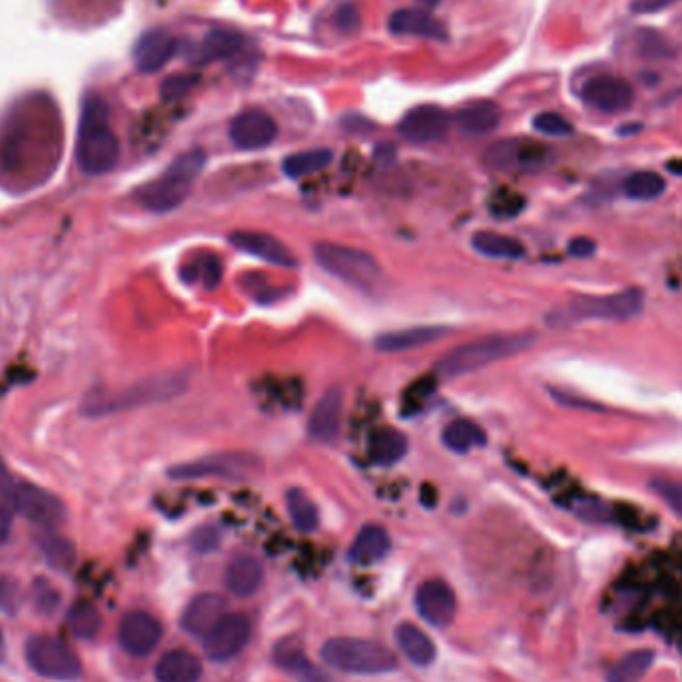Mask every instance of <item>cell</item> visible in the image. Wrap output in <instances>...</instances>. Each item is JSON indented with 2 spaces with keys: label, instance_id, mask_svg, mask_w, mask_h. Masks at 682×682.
I'll return each mask as SVG.
<instances>
[{
  "label": "cell",
  "instance_id": "obj_17",
  "mask_svg": "<svg viewBox=\"0 0 682 682\" xmlns=\"http://www.w3.org/2000/svg\"><path fill=\"white\" fill-rule=\"evenodd\" d=\"M278 136L274 118L262 110H244L230 124V138L240 150H262Z\"/></svg>",
  "mask_w": 682,
  "mask_h": 682
},
{
  "label": "cell",
  "instance_id": "obj_25",
  "mask_svg": "<svg viewBox=\"0 0 682 682\" xmlns=\"http://www.w3.org/2000/svg\"><path fill=\"white\" fill-rule=\"evenodd\" d=\"M391 541L383 527L365 525L353 539L349 547V561L355 565L379 563L389 553Z\"/></svg>",
  "mask_w": 682,
  "mask_h": 682
},
{
  "label": "cell",
  "instance_id": "obj_18",
  "mask_svg": "<svg viewBox=\"0 0 682 682\" xmlns=\"http://www.w3.org/2000/svg\"><path fill=\"white\" fill-rule=\"evenodd\" d=\"M230 242L236 250L246 252L254 258H260L268 264H274L280 268H296L298 266V260L288 250V246L270 234L240 230V232H234L230 236Z\"/></svg>",
  "mask_w": 682,
  "mask_h": 682
},
{
  "label": "cell",
  "instance_id": "obj_37",
  "mask_svg": "<svg viewBox=\"0 0 682 682\" xmlns=\"http://www.w3.org/2000/svg\"><path fill=\"white\" fill-rule=\"evenodd\" d=\"M625 194L631 200H657L665 194L667 182L655 172H635L625 180Z\"/></svg>",
  "mask_w": 682,
  "mask_h": 682
},
{
  "label": "cell",
  "instance_id": "obj_43",
  "mask_svg": "<svg viewBox=\"0 0 682 682\" xmlns=\"http://www.w3.org/2000/svg\"><path fill=\"white\" fill-rule=\"evenodd\" d=\"M523 198L519 194H513V192H497L491 202H489V208L495 216L499 218H511V216H517L523 208Z\"/></svg>",
  "mask_w": 682,
  "mask_h": 682
},
{
  "label": "cell",
  "instance_id": "obj_16",
  "mask_svg": "<svg viewBox=\"0 0 682 682\" xmlns=\"http://www.w3.org/2000/svg\"><path fill=\"white\" fill-rule=\"evenodd\" d=\"M449 114L433 104H423L409 110L399 122V134L413 144L441 140L449 130Z\"/></svg>",
  "mask_w": 682,
  "mask_h": 682
},
{
  "label": "cell",
  "instance_id": "obj_13",
  "mask_svg": "<svg viewBox=\"0 0 682 682\" xmlns=\"http://www.w3.org/2000/svg\"><path fill=\"white\" fill-rule=\"evenodd\" d=\"M581 98L591 108L605 112V114H617L625 112L635 102V88L629 80L615 74H599L589 78L581 88Z\"/></svg>",
  "mask_w": 682,
  "mask_h": 682
},
{
  "label": "cell",
  "instance_id": "obj_49",
  "mask_svg": "<svg viewBox=\"0 0 682 682\" xmlns=\"http://www.w3.org/2000/svg\"><path fill=\"white\" fill-rule=\"evenodd\" d=\"M10 533H12V517H10L8 509H4L0 505V545H4L8 541Z\"/></svg>",
  "mask_w": 682,
  "mask_h": 682
},
{
  "label": "cell",
  "instance_id": "obj_23",
  "mask_svg": "<svg viewBox=\"0 0 682 682\" xmlns=\"http://www.w3.org/2000/svg\"><path fill=\"white\" fill-rule=\"evenodd\" d=\"M341 409H343V395L340 389H330L320 397L310 419V433L316 441L330 443L338 437Z\"/></svg>",
  "mask_w": 682,
  "mask_h": 682
},
{
  "label": "cell",
  "instance_id": "obj_50",
  "mask_svg": "<svg viewBox=\"0 0 682 682\" xmlns=\"http://www.w3.org/2000/svg\"><path fill=\"white\" fill-rule=\"evenodd\" d=\"M423 4H427V6H435V4H439L441 0H421Z\"/></svg>",
  "mask_w": 682,
  "mask_h": 682
},
{
  "label": "cell",
  "instance_id": "obj_8",
  "mask_svg": "<svg viewBox=\"0 0 682 682\" xmlns=\"http://www.w3.org/2000/svg\"><path fill=\"white\" fill-rule=\"evenodd\" d=\"M645 294L637 288L625 290L613 296H575L561 310L565 316L563 322H585V320H607V322H625L637 318L643 312Z\"/></svg>",
  "mask_w": 682,
  "mask_h": 682
},
{
  "label": "cell",
  "instance_id": "obj_3",
  "mask_svg": "<svg viewBox=\"0 0 682 682\" xmlns=\"http://www.w3.org/2000/svg\"><path fill=\"white\" fill-rule=\"evenodd\" d=\"M204 166L206 154L202 150H190L178 156L160 178L142 186L136 192V200L148 212L156 214L172 212L188 198L192 184L200 176Z\"/></svg>",
  "mask_w": 682,
  "mask_h": 682
},
{
  "label": "cell",
  "instance_id": "obj_48",
  "mask_svg": "<svg viewBox=\"0 0 682 682\" xmlns=\"http://www.w3.org/2000/svg\"><path fill=\"white\" fill-rule=\"evenodd\" d=\"M571 254L577 258H589L595 252V242L589 238H575L569 246Z\"/></svg>",
  "mask_w": 682,
  "mask_h": 682
},
{
  "label": "cell",
  "instance_id": "obj_10",
  "mask_svg": "<svg viewBox=\"0 0 682 682\" xmlns=\"http://www.w3.org/2000/svg\"><path fill=\"white\" fill-rule=\"evenodd\" d=\"M549 160L551 148L525 138L499 140L485 152V164L495 172H535L545 168Z\"/></svg>",
  "mask_w": 682,
  "mask_h": 682
},
{
  "label": "cell",
  "instance_id": "obj_42",
  "mask_svg": "<svg viewBox=\"0 0 682 682\" xmlns=\"http://www.w3.org/2000/svg\"><path fill=\"white\" fill-rule=\"evenodd\" d=\"M655 493L682 519V483L667 477H657L651 481Z\"/></svg>",
  "mask_w": 682,
  "mask_h": 682
},
{
  "label": "cell",
  "instance_id": "obj_7",
  "mask_svg": "<svg viewBox=\"0 0 682 682\" xmlns=\"http://www.w3.org/2000/svg\"><path fill=\"white\" fill-rule=\"evenodd\" d=\"M0 497L16 513H20L22 517H26L28 521L36 525L52 527L64 519V505L56 495L12 475L2 459H0Z\"/></svg>",
  "mask_w": 682,
  "mask_h": 682
},
{
  "label": "cell",
  "instance_id": "obj_30",
  "mask_svg": "<svg viewBox=\"0 0 682 682\" xmlns=\"http://www.w3.org/2000/svg\"><path fill=\"white\" fill-rule=\"evenodd\" d=\"M246 46V36L234 30H212L196 50V60L208 64L214 60L234 58Z\"/></svg>",
  "mask_w": 682,
  "mask_h": 682
},
{
  "label": "cell",
  "instance_id": "obj_33",
  "mask_svg": "<svg viewBox=\"0 0 682 682\" xmlns=\"http://www.w3.org/2000/svg\"><path fill=\"white\" fill-rule=\"evenodd\" d=\"M443 443L455 453H469L471 449L485 445L487 435L475 421L457 419L443 429Z\"/></svg>",
  "mask_w": 682,
  "mask_h": 682
},
{
  "label": "cell",
  "instance_id": "obj_34",
  "mask_svg": "<svg viewBox=\"0 0 682 682\" xmlns=\"http://www.w3.org/2000/svg\"><path fill=\"white\" fill-rule=\"evenodd\" d=\"M332 158H334V154L326 148L304 150V152L288 156L282 164V170L288 178H304V176H312V174L328 168Z\"/></svg>",
  "mask_w": 682,
  "mask_h": 682
},
{
  "label": "cell",
  "instance_id": "obj_19",
  "mask_svg": "<svg viewBox=\"0 0 682 682\" xmlns=\"http://www.w3.org/2000/svg\"><path fill=\"white\" fill-rule=\"evenodd\" d=\"M387 26H389V32L399 34V36L405 34V36H417V38L437 40V42H445L449 38L447 26L423 8L395 10Z\"/></svg>",
  "mask_w": 682,
  "mask_h": 682
},
{
  "label": "cell",
  "instance_id": "obj_40",
  "mask_svg": "<svg viewBox=\"0 0 682 682\" xmlns=\"http://www.w3.org/2000/svg\"><path fill=\"white\" fill-rule=\"evenodd\" d=\"M42 551L46 555V559L54 565V567H68L74 559V549L66 539L48 535L42 539Z\"/></svg>",
  "mask_w": 682,
  "mask_h": 682
},
{
  "label": "cell",
  "instance_id": "obj_44",
  "mask_svg": "<svg viewBox=\"0 0 682 682\" xmlns=\"http://www.w3.org/2000/svg\"><path fill=\"white\" fill-rule=\"evenodd\" d=\"M641 54L649 56V58H659V56H667L669 48L667 42L661 34H657L655 30H645L641 32Z\"/></svg>",
  "mask_w": 682,
  "mask_h": 682
},
{
  "label": "cell",
  "instance_id": "obj_28",
  "mask_svg": "<svg viewBox=\"0 0 682 682\" xmlns=\"http://www.w3.org/2000/svg\"><path fill=\"white\" fill-rule=\"evenodd\" d=\"M459 128L473 136H485L493 132L501 122V110L491 100H477L463 106L455 116Z\"/></svg>",
  "mask_w": 682,
  "mask_h": 682
},
{
  "label": "cell",
  "instance_id": "obj_31",
  "mask_svg": "<svg viewBox=\"0 0 682 682\" xmlns=\"http://www.w3.org/2000/svg\"><path fill=\"white\" fill-rule=\"evenodd\" d=\"M274 659L284 671H288L290 675H294L300 681L314 682L316 679H320V673L306 659L304 649H302L298 639L280 641L274 649Z\"/></svg>",
  "mask_w": 682,
  "mask_h": 682
},
{
  "label": "cell",
  "instance_id": "obj_35",
  "mask_svg": "<svg viewBox=\"0 0 682 682\" xmlns=\"http://www.w3.org/2000/svg\"><path fill=\"white\" fill-rule=\"evenodd\" d=\"M286 503H288V513L294 521V525L304 531V533H312L318 529V523H320V513H318V507L316 503L302 491V489H292L288 491V497H286Z\"/></svg>",
  "mask_w": 682,
  "mask_h": 682
},
{
  "label": "cell",
  "instance_id": "obj_11",
  "mask_svg": "<svg viewBox=\"0 0 682 682\" xmlns=\"http://www.w3.org/2000/svg\"><path fill=\"white\" fill-rule=\"evenodd\" d=\"M260 469V461L248 453H214L202 459L174 465L168 475L172 479H202V477H224V479H246Z\"/></svg>",
  "mask_w": 682,
  "mask_h": 682
},
{
  "label": "cell",
  "instance_id": "obj_9",
  "mask_svg": "<svg viewBox=\"0 0 682 682\" xmlns=\"http://www.w3.org/2000/svg\"><path fill=\"white\" fill-rule=\"evenodd\" d=\"M24 659L36 675L50 681L72 682L82 675L76 653L66 643L52 637H30L24 645Z\"/></svg>",
  "mask_w": 682,
  "mask_h": 682
},
{
  "label": "cell",
  "instance_id": "obj_26",
  "mask_svg": "<svg viewBox=\"0 0 682 682\" xmlns=\"http://www.w3.org/2000/svg\"><path fill=\"white\" fill-rule=\"evenodd\" d=\"M395 643L399 651L407 657L415 667H427L435 661V645L433 641L413 623H401L395 629Z\"/></svg>",
  "mask_w": 682,
  "mask_h": 682
},
{
  "label": "cell",
  "instance_id": "obj_20",
  "mask_svg": "<svg viewBox=\"0 0 682 682\" xmlns=\"http://www.w3.org/2000/svg\"><path fill=\"white\" fill-rule=\"evenodd\" d=\"M178 50V40L166 30H148L134 46L136 68L144 74L164 68Z\"/></svg>",
  "mask_w": 682,
  "mask_h": 682
},
{
  "label": "cell",
  "instance_id": "obj_45",
  "mask_svg": "<svg viewBox=\"0 0 682 682\" xmlns=\"http://www.w3.org/2000/svg\"><path fill=\"white\" fill-rule=\"evenodd\" d=\"M334 22H336V26L340 28L341 32H355L359 28V22H361L357 6L351 4V2L341 4L340 8L336 10Z\"/></svg>",
  "mask_w": 682,
  "mask_h": 682
},
{
  "label": "cell",
  "instance_id": "obj_47",
  "mask_svg": "<svg viewBox=\"0 0 682 682\" xmlns=\"http://www.w3.org/2000/svg\"><path fill=\"white\" fill-rule=\"evenodd\" d=\"M679 0H631L629 8L633 14H651V12H659L665 10L667 6L675 4Z\"/></svg>",
  "mask_w": 682,
  "mask_h": 682
},
{
  "label": "cell",
  "instance_id": "obj_1",
  "mask_svg": "<svg viewBox=\"0 0 682 682\" xmlns=\"http://www.w3.org/2000/svg\"><path fill=\"white\" fill-rule=\"evenodd\" d=\"M110 108L104 98L88 96L82 106L76 160L84 174L102 176L114 170L120 158V142L112 132Z\"/></svg>",
  "mask_w": 682,
  "mask_h": 682
},
{
  "label": "cell",
  "instance_id": "obj_24",
  "mask_svg": "<svg viewBox=\"0 0 682 682\" xmlns=\"http://www.w3.org/2000/svg\"><path fill=\"white\" fill-rule=\"evenodd\" d=\"M407 437L393 429V427H381L375 429L369 437V445H367V455L369 461L377 467H391L395 463H399L405 453H407Z\"/></svg>",
  "mask_w": 682,
  "mask_h": 682
},
{
  "label": "cell",
  "instance_id": "obj_27",
  "mask_svg": "<svg viewBox=\"0 0 682 682\" xmlns=\"http://www.w3.org/2000/svg\"><path fill=\"white\" fill-rule=\"evenodd\" d=\"M154 677L158 682H198L202 677V665L192 653L176 649L156 663Z\"/></svg>",
  "mask_w": 682,
  "mask_h": 682
},
{
  "label": "cell",
  "instance_id": "obj_22",
  "mask_svg": "<svg viewBox=\"0 0 682 682\" xmlns=\"http://www.w3.org/2000/svg\"><path fill=\"white\" fill-rule=\"evenodd\" d=\"M226 589L240 599H248L258 593L264 581V569L252 555H238L226 567Z\"/></svg>",
  "mask_w": 682,
  "mask_h": 682
},
{
  "label": "cell",
  "instance_id": "obj_36",
  "mask_svg": "<svg viewBox=\"0 0 682 682\" xmlns=\"http://www.w3.org/2000/svg\"><path fill=\"white\" fill-rule=\"evenodd\" d=\"M655 661L653 651H633L625 655L609 673V682H639Z\"/></svg>",
  "mask_w": 682,
  "mask_h": 682
},
{
  "label": "cell",
  "instance_id": "obj_32",
  "mask_svg": "<svg viewBox=\"0 0 682 682\" xmlns=\"http://www.w3.org/2000/svg\"><path fill=\"white\" fill-rule=\"evenodd\" d=\"M471 246L481 256L495 258V260H519L525 254V248L519 240L505 236V234L487 232V230L473 234Z\"/></svg>",
  "mask_w": 682,
  "mask_h": 682
},
{
  "label": "cell",
  "instance_id": "obj_2",
  "mask_svg": "<svg viewBox=\"0 0 682 682\" xmlns=\"http://www.w3.org/2000/svg\"><path fill=\"white\" fill-rule=\"evenodd\" d=\"M188 381H190V373L172 371V373H160L144 381H138L134 385H128L120 389L118 393L92 395L84 403V415L102 417V415H112V413L144 407V405L164 403L184 393L188 387Z\"/></svg>",
  "mask_w": 682,
  "mask_h": 682
},
{
  "label": "cell",
  "instance_id": "obj_29",
  "mask_svg": "<svg viewBox=\"0 0 682 682\" xmlns=\"http://www.w3.org/2000/svg\"><path fill=\"white\" fill-rule=\"evenodd\" d=\"M449 330L445 328H435V326H421V328H407V330H397V332H387L381 334L375 340V347L379 351H405V349H415L421 345H429L433 341L441 340L447 336Z\"/></svg>",
  "mask_w": 682,
  "mask_h": 682
},
{
  "label": "cell",
  "instance_id": "obj_14",
  "mask_svg": "<svg viewBox=\"0 0 682 682\" xmlns=\"http://www.w3.org/2000/svg\"><path fill=\"white\" fill-rule=\"evenodd\" d=\"M415 609L427 625L445 629L455 619L457 599L453 589L445 581L429 579L417 587Z\"/></svg>",
  "mask_w": 682,
  "mask_h": 682
},
{
  "label": "cell",
  "instance_id": "obj_39",
  "mask_svg": "<svg viewBox=\"0 0 682 682\" xmlns=\"http://www.w3.org/2000/svg\"><path fill=\"white\" fill-rule=\"evenodd\" d=\"M533 128L545 136H571L573 124L555 112H541L533 118Z\"/></svg>",
  "mask_w": 682,
  "mask_h": 682
},
{
  "label": "cell",
  "instance_id": "obj_38",
  "mask_svg": "<svg viewBox=\"0 0 682 682\" xmlns=\"http://www.w3.org/2000/svg\"><path fill=\"white\" fill-rule=\"evenodd\" d=\"M68 623L78 639H94L100 631V615L86 601H78L72 605L68 613Z\"/></svg>",
  "mask_w": 682,
  "mask_h": 682
},
{
  "label": "cell",
  "instance_id": "obj_15",
  "mask_svg": "<svg viewBox=\"0 0 682 682\" xmlns=\"http://www.w3.org/2000/svg\"><path fill=\"white\" fill-rule=\"evenodd\" d=\"M118 641L130 657H148L162 641V625L150 613H128L120 621Z\"/></svg>",
  "mask_w": 682,
  "mask_h": 682
},
{
  "label": "cell",
  "instance_id": "obj_5",
  "mask_svg": "<svg viewBox=\"0 0 682 682\" xmlns=\"http://www.w3.org/2000/svg\"><path fill=\"white\" fill-rule=\"evenodd\" d=\"M316 262L332 276L363 294H379L385 288V276L377 260L357 248L340 244H318L314 248Z\"/></svg>",
  "mask_w": 682,
  "mask_h": 682
},
{
  "label": "cell",
  "instance_id": "obj_51",
  "mask_svg": "<svg viewBox=\"0 0 682 682\" xmlns=\"http://www.w3.org/2000/svg\"><path fill=\"white\" fill-rule=\"evenodd\" d=\"M4 593H6V587H4V581H0V601H2Z\"/></svg>",
  "mask_w": 682,
  "mask_h": 682
},
{
  "label": "cell",
  "instance_id": "obj_4",
  "mask_svg": "<svg viewBox=\"0 0 682 682\" xmlns=\"http://www.w3.org/2000/svg\"><path fill=\"white\" fill-rule=\"evenodd\" d=\"M535 336L531 334H493L479 340L463 343L437 363V371L445 377H459L467 373H475L483 367H489L501 359L513 357L525 351Z\"/></svg>",
  "mask_w": 682,
  "mask_h": 682
},
{
  "label": "cell",
  "instance_id": "obj_41",
  "mask_svg": "<svg viewBox=\"0 0 682 682\" xmlns=\"http://www.w3.org/2000/svg\"><path fill=\"white\" fill-rule=\"evenodd\" d=\"M198 82H200V78L194 74H176V76H170L168 80L162 82L160 94L166 102H176V100L184 98Z\"/></svg>",
  "mask_w": 682,
  "mask_h": 682
},
{
  "label": "cell",
  "instance_id": "obj_12",
  "mask_svg": "<svg viewBox=\"0 0 682 682\" xmlns=\"http://www.w3.org/2000/svg\"><path fill=\"white\" fill-rule=\"evenodd\" d=\"M252 637V621L242 613L224 615L204 637V653L210 661L226 663L242 653Z\"/></svg>",
  "mask_w": 682,
  "mask_h": 682
},
{
  "label": "cell",
  "instance_id": "obj_6",
  "mask_svg": "<svg viewBox=\"0 0 682 682\" xmlns=\"http://www.w3.org/2000/svg\"><path fill=\"white\" fill-rule=\"evenodd\" d=\"M322 659L332 669L349 675H383L397 669V657L375 641L340 637L322 647Z\"/></svg>",
  "mask_w": 682,
  "mask_h": 682
},
{
  "label": "cell",
  "instance_id": "obj_21",
  "mask_svg": "<svg viewBox=\"0 0 682 682\" xmlns=\"http://www.w3.org/2000/svg\"><path fill=\"white\" fill-rule=\"evenodd\" d=\"M226 615V599L216 593H204L192 599L182 615V627L194 637H206Z\"/></svg>",
  "mask_w": 682,
  "mask_h": 682
},
{
  "label": "cell",
  "instance_id": "obj_46",
  "mask_svg": "<svg viewBox=\"0 0 682 682\" xmlns=\"http://www.w3.org/2000/svg\"><path fill=\"white\" fill-rule=\"evenodd\" d=\"M192 545L196 551H212L216 545H218V531L212 529V527H202L194 533L192 537Z\"/></svg>",
  "mask_w": 682,
  "mask_h": 682
}]
</instances>
